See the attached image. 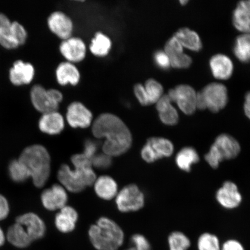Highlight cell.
Returning a JSON list of instances; mask_svg holds the SVG:
<instances>
[{"mask_svg":"<svg viewBox=\"0 0 250 250\" xmlns=\"http://www.w3.org/2000/svg\"><path fill=\"white\" fill-rule=\"evenodd\" d=\"M92 132L96 138L105 139L103 152L112 158L124 154L132 145V136L129 128L114 114L100 115L93 122Z\"/></svg>","mask_w":250,"mask_h":250,"instance_id":"cell-1","label":"cell"},{"mask_svg":"<svg viewBox=\"0 0 250 250\" xmlns=\"http://www.w3.org/2000/svg\"><path fill=\"white\" fill-rule=\"evenodd\" d=\"M74 168L62 165L58 173V179L68 191L78 193L93 185L96 176L91 161L82 154H75L71 158Z\"/></svg>","mask_w":250,"mask_h":250,"instance_id":"cell-2","label":"cell"},{"mask_svg":"<svg viewBox=\"0 0 250 250\" xmlns=\"http://www.w3.org/2000/svg\"><path fill=\"white\" fill-rule=\"evenodd\" d=\"M26 167L34 186L42 188L51 174V157L44 146L34 145L25 148L19 158Z\"/></svg>","mask_w":250,"mask_h":250,"instance_id":"cell-3","label":"cell"},{"mask_svg":"<svg viewBox=\"0 0 250 250\" xmlns=\"http://www.w3.org/2000/svg\"><path fill=\"white\" fill-rule=\"evenodd\" d=\"M90 242L97 250H118L123 245L124 233L114 221L101 217L89 228Z\"/></svg>","mask_w":250,"mask_h":250,"instance_id":"cell-4","label":"cell"},{"mask_svg":"<svg viewBox=\"0 0 250 250\" xmlns=\"http://www.w3.org/2000/svg\"><path fill=\"white\" fill-rule=\"evenodd\" d=\"M241 146L235 138L228 134H221L210 146L205 159L212 168H217L221 162L237 157Z\"/></svg>","mask_w":250,"mask_h":250,"instance_id":"cell-5","label":"cell"},{"mask_svg":"<svg viewBox=\"0 0 250 250\" xmlns=\"http://www.w3.org/2000/svg\"><path fill=\"white\" fill-rule=\"evenodd\" d=\"M228 101L226 86L220 83H211L197 93L196 107L208 108L211 112H217L226 107Z\"/></svg>","mask_w":250,"mask_h":250,"instance_id":"cell-6","label":"cell"},{"mask_svg":"<svg viewBox=\"0 0 250 250\" xmlns=\"http://www.w3.org/2000/svg\"><path fill=\"white\" fill-rule=\"evenodd\" d=\"M174 151V146L170 140L154 137L147 140L141 151V156L146 163L151 164L159 159L170 157Z\"/></svg>","mask_w":250,"mask_h":250,"instance_id":"cell-7","label":"cell"},{"mask_svg":"<svg viewBox=\"0 0 250 250\" xmlns=\"http://www.w3.org/2000/svg\"><path fill=\"white\" fill-rule=\"evenodd\" d=\"M115 202L118 210L121 212L136 211L145 206V195L138 187L130 184L117 193Z\"/></svg>","mask_w":250,"mask_h":250,"instance_id":"cell-8","label":"cell"},{"mask_svg":"<svg viewBox=\"0 0 250 250\" xmlns=\"http://www.w3.org/2000/svg\"><path fill=\"white\" fill-rule=\"evenodd\" d=\"M172 102H176L181 111L192 115L196 111L197 93L194 89L187 85H180L168 92Z\"/></svg>","mask_w":250,"mask_h":250,"instance_id":"cell-9","label":"cell"},{"mask_svg":"<svg viewBox=\"0 0 250 250\" xmlns=\"http://www.w3.org/2000/svg\"><path fill=\"white\" fill-rule=\"evenodd\" d=\"M218 204L228 210L236 208L241 205L242 195L238 187L232 181H227L217 190L215 194Z\"/></svg>","mask_w":250,"mask_h":250,"instance_id":"cell-10","label":"cell"},{"mask_svg":"<svg viewBox=\"0 0 250 250\" xmlns=\"http://www.w3.org/2000/svg\"><path fill=\"white\" fill-rule=\"evenodd\" d=\"M32 241L42 239L46 233V226L42 218L33 212H28L16 218Z\"/></svg>","mask_w":250,"mask_h":250,"instance_id":"cell-11","label":"cell"},{"mask_svg":"<svg viewBox=\"0 0 250 250\" xmlns=\"http://www.w3.org/2000/svg\"><path fill=\"white\" fill-rule=\"evenodd\" d=\"M41 199L43 207L49 211L61 210L66 206L68 196L66 189L58 184H54L42 193Z\"/></svg>","mask_w":250,"mask_h":250,"instance_id":"cell-12","label":"cell"},{"mask_svg":"<svg viewBox=\"0 0 250 250\" xmlns=\"http://www.w3.org/2000/svg\"><path fill=\"white\" fill-rule=\"evenodd\" d=\"M93 115L89 109L80 102H73L68 106L67 123L72 127L86 128L92 124Z\"/></svg>","mask_w":250,"mask_h":250,"instance_id":"cell-13","label":"cell"},{"mask_svg":"<svg viewBox=\"0 0 250 250\" xmlns=\"http://www.w3.org/2000/svg\"><path fill=\"white\" fill-rule=\"evenodd\" d=\"M30 95L34 107L43 114L57 111L59 104L53 101L48 90L44 87L40 85H34L31 89Z\"/></svg>","mask_w":250,"mask_h":250,"instance_id":"cell-14","label":"cell"},{"mask_svg":"<svg viewBox=\"0 0 250 250\" xmlns=\"http://www.w3.org/2000/svg\"><path fill=\"white\" fill-rule=\"evenodd\" d=\"M49 29L59 38L66 40L71 37L73 24L71 19L62 12H55L48 18Z\"/></svg>","mask_w":250,"mask_h":250,"instance_id":"cell-15","label":"cell"},{"mask_svg":"<svg viewBox=\"0 0 250 250\" xmlns=\"http://www.w3.org/2000/svg\"><path fill=\"white\" fill-rule=\"evenodd\" d=\"M62 54L70 62H78L85 57L86 46L83 41L76 37L64 40L60 46Z\"/></svg>","mask_w":250,"mask_h":250,"instance_id":"cell-16","label":"cell"},{"mask_svg":"<svg viewBox=\"0 0 250 250\" xmlns=\"http://www.w3.org/2000/svg\"><path fill=\"white\" fill-rule=\"evenodd\" d=\"M209 64L212 74L217 79L226 80L232 76L233 64L228 56L223 54L215 55L210 59Z\"/></svg>","mask_w":250,"mask_h":250,"instance_id":"cell-17","label":"cell"},{"mask_svg":"<svg viewBox=\"0 0 250 250\" xmlns=\"http://www.w3.org/2000/svg\"><path fill=\"white\" fill-rule=\"evenodd\" d=\"M78 218V214L76 209L65 206L56 215V227L62 233L71 232L76 228Z\"/></svg>","mask_w":250,"mask_h":250,"instance_id":"cell-18","label":"cell"},{"mask_svg":"<svg viewBox=\"0 0 250 250\" xmlns=\"http://www.w3.org/2000/svg\"><path fill=\"white\" fill-rule=\"evenodd\" d=\"M39 128L43 133L55 135L62 132L64 128V121L57 111L43 114L39 121Z\"/></svg>","mask_w":250,"mask_h":250,"instance_id":"cell-19","label":"cell"},{"mask_svg":"<svg viewBox=\"0 0 250 250\" xmlns=\"http://www.w3.org/2000/svg\"><path fill=\"white\" fill-rule=\"evenodd\" d=\"M171 103L169 97L166 95L162 96L156 103L159 118L162 123L168 126H174L179 121V114Z\"/></svg>","mask_w":250,"mask_h":250,"instance_id":"cell-20","label":"cell"},{"mask_svg":"<svg viewBox=\"0 0 250 250\" xmlns=\"http://www.w3.org/2000/svg\"><path fill=\"white\" fill-rule=\"evenodd\" d=\"M34 75V69L32 65L18 61L15 62L10 70L9 78L14 85H21L30 83L33 79Z\"/></svg>","mask_w":250,"mask_h":250,"instance_id":"cell-21","label":"cell"},{"mask_svg":"<svg viewBox=\"0 0 250 250\" xmlns=\"http://www.w3.org/2000/svg\"><path fill=\"white\" fill-rule=\"evenodd\" d=\"M232 21L236 29L250 34V1H240L233 11Z\"/></svg>","mask_w":250,"mask_h":250,"instance_id":"cell-22","label":"cell"},{"mask_svg":"<svg viewBox=\"0 0 250 250\" xmlns=\"http://www.w3.org/2000/svg\"><path fill=\"white\" fill-rule=\"evenodd\" d=\"M96 195L100 198L109 201L115 198L118 193V185L112 177L102 176L96 179L93 184Z\"/></svg>","mask_w":250,"mask_h":250,"instance_id":"cell-23","label":"cell"},{"mask_svg":"<svg viewBox=\"0 0 250 250\" xmlns=\"http://www.w3.org/2000/svg\"><path fill=\"white\" fill-rule=\"evenodd\" d=\"M6 240L11 245L18 249L27 248L33 242L22 227L17 223L9 227L6 234Z\"/></svg>","mask_w":250,"mask_h":250,"instance_id":"cell-24","label":"cell"},{"mask_svg":"<svg viewBox=\"0 0 250 250\" xmlns=\"http://www.w3.org/2000/svg\"><path fill=\"white\" fill-rule=\"evenodd\" d=\"M56 77L62 85L68 83L76 85L79 83L80 74L77 68L71 62H63L59 65L56 70Z\"/></svg>","mask_w":250,"mask_h":250,"instance_id":"cell-25","label":"cell"},{"mask_svg":"<svg viewBox=\"0 0 250 250\" xmlns=\"http://www.w3.org/2000/svg\"><path fill=\"white\" fill-rule=\"evenodd\" d=\"M199 160L198 152L192 146H185L180 149L176 156L177 167L185 172L191 171L193 165L198 164Z\"/></svg>","mask_w":250,"mask_h":250,"instance_id":"cell-26","label":"cell"},{"mask_svg":"<svg viewBox=\"0 0 250 250\" xmlns=\"http://www.w3.org/2000/svg\"><path fill=\"white\" fill-rule=\"evenodd\" d=\"M174 37L179 41L181 45L195 52H199L203 45L201 38L195 31L182 28L175 33Z\"/></svg>","mask_w":250,"mask_h":250,"instance_id":"cell-27","label":"cell"},{"mask_svg":"<svg viewBox=\"0 0 250 250\" xmlns=\"http://www.w3.org/2000/svg\"><path fill=\"white\" fill-rule=\"evenodd\" d=\"M233 53L240 62H250V34H243L237 37L234 43Z\"/></svg>","mask_w":250,"mask_h":250,"instance_id":"cell-28","label":"cell"},{"mask_svg":"<svg viewBox=\"0 0 250 250\" xmlns=\"http://www.w3.org/2000/svg\"><path fill=\"white\" fill-rule=\"evenodd\" d=\"M10 21L4 14H0V44L7 49L19 46L12 36Z\"/></svg>","mask_w":250,"mask_h":250,"instance_id":"cell-29","label":"cell"},{"mask_svg":"<svg viewBox=\"0 0 250 250\" xmlns=\"http://www.w3.org/2000/svg\"><path fill=\"white\" fill-rule=\"evenodd\" d=\"M111 48L110 39L101 32L96 34L90 45V51L93 54L98 56L107 55Z\"/></svg>","mask_w":250,"mask_h":250,"instance_id":"cell-30","label":"cell"},{"mask_svg":"<svg viewBox=\"0 0 250 250\" xmlns=\"http://www.w3.org/2000/svg\"><path fill=\"white\" fill-rule=\"evenodd\" d=\"M169 250H188L191 245L190 240L185 234L174 231L168 237Z\"/></svg>","mask_w":250,"mask_h":250,"instance_id":"cell-31","label":"cell"},{"mask_svg":"<svg viewBox=\"0 0 250 250\" xmlns=\"http://www.w3.org/2000/svg\"><path fill=\"white\" fill-rule=\"evenodd\" d=\"M9 173L11 179L17 183H23L30 178L24 165L19 160L12 161L9 166Z\"/></svg>","mask_w":250,"mask_h":250,"instance_id":"cell-32","label":"cell"},{"mask_svg":"<svg viewBox=\"0 0 250 250\" xmlns=\"http://www.w3.org/2000/svg\"><path fill=\"white\" fill-rule=\"evenodd\" d=\"M197 247L198 250H221L220 240L215 234L204 233L199 237Z\"/></svg>","mask_w":250,"mask_h":250,"instance_id":"cell-33","label":"cell"},{"mask_svg":"<svg viewBox=\"0 0 250 250\" xmlns=\"http://www.w3.org/2000/svg\"><path fill=\"white\" fill-rule=\"evenodd\" d=\"M144 86L145 87L150 104L156 103L163 96V86L154 79H149L146 81Z\"/></svg>","mask_w":250,"mask_h":250,"instance_id":"cell-34","label":"cell"},{"mask_svg":"<svg viewBox=\"0 0 250 250\" xmlns=\"http://www.w3.org/2000/svg\"><path fill=\"white\" fill-rule=\"evenodd\" d=\"M165 52L170 59L179 57L184 54L183 46L174 36L167 41L165 46Z\"/></svg>","mask_w":250,"mask_h":250,"instance_id":"cell-35","label":"cell"},{"mask_svg":"<svg viewBox=\"0 0 250 250\" xmlns=\"http://www.w3.org/2000/svg\"><path fill=\"white\" fill-rule=\"evenodd\" d=\"M92 167L98 169H107L111 167L112 163V157L104 153L97 154L92 159Z\"/></svg>","mask_w":250,"mask_h":250,"instance_id":"cell-36","label":"cell"},{"mask_svg":"<svg viewBox=\"0 0 250 250\" xmlns=\"http://www.w3.org/2000/svg\"><path fill=\"white\" fill-rule=\"evenodd\" d=\"M12 36L18 45L23 44L26 42L27 33L24 28L20 23L18 22L12 23L11 24Z\"/></svg>","mask_w":250,"mask_h":250,"instance_id":"cell-37","label":"cell"},{"mask_svg":"<svg viewBox=\"0 0 250 250\" xmlns=\"http://www.w3.org/2000/svg\"><path fill=\"white\" fill-rule=\"evenodd\" d=\"M170 61L171 66L178 69L188 68L192 62V58L184 53L179 57L171 59Z\"/></svg>","mask_w":250,"mask_h":250,"instance_id":"cell-38","label":"cell"},{"mask_svg":"<svg viewBox=\"0 0 250 250\" xmlns=\"http://www.w3.org/2000/svg\"><path fill=\"white\" fill-rule=\"evenodd\" d=\"M131 242L133 248L137 250H151V245L148 240L142 234H134L131 238Z\"/></svg>","mask_w":250,"mask_h":250,"instance_id":"cell-39","label":"cell"},{"mask_svg":"<svg viewBox=\"0 0 250 250\" xmlns=\"http://www.w3.org/2000/svg\"><path fill=\"white\" fill-rule=\"evenodd\" d=\"M99 149V144L92 140H87L84 144V149L83 154L86 158L92 161V159L97 154Z\"/></svg>","mask_w":250,"mask_h":250,"instance_id":"cell-40","label":"cell"},{"mask_svg":"<svg viewBox=\"0 0 250 250\" xmlns=\"http://www.w3.org/2000/svg\"><path fill=\"white\" fill-rule=\"evenodd\" d=\"M154 60L156 65L163 70H168L171 66L170 59L166 52L158 51L155 52Z\"/></svg>","mask_w":250,"mask_h":250,"instance_id":"cell-41","label":"cell"},{"mask_svg":"<svg viewBox=\"0 0 250 250\" xmlns=\"http://www.w3.org/2000/svg\"><path fill=\"white\" fill-rule=\"evenodd\" d=\"M134 92L137 100L143 105H150L147 95L146 92L145 87L142 84L137 83L134 87Z\"/></svg>","mask_w":250,"mask_h":250,"instance_id":"cell-42","label":"cell"},{"mask_svg":"<svg viewBox=\"0 0 250 250\" xmlns=\"http://www.w3.org/2000/svg\"><path fill=\"white\" fill-rule=\"evenodd\" d=\"M221 250H245V249L238 240L230 239L224 243Z\"/></svg>","mask_w":250,"mask_h":250,"instance_id":"cell-43","label":"cell"},{"mask_svg":"<svg viewBox=\"0 0 250 250\" xmlns=\"http://www.w3.org/2000/svg\"><path fill=\"white\" fill-rule=\"evenodd\" d=\"M9 206L7 199L0 194V221L4 220L8 217Z\"/></svg>","mask_w":250,"mask_h":250,"instance_id":"cell-44","label":"cell"},{"mask_svg":"<svg viewBox=\"0 0 250 250\" xmlns=\"http://www.w3.org/2000/svg\"><path fill=\"white\" fill-rule=\"evenodd\" d=\"M48 92L53 101L56 103H58V104H59V103L62 101V95L60 91H59V90L54 89H51L48 90Z\"/></svg>","mask_w":250,"mask_h":250,"instance_id":"cell-45","label":"cell"},{"mask_svg":"<svg viewBox=\"0 0 250 250\" xmlns=\"http://www.w3.org/2000/svg\"><path fill=\"white\" fill-rule=\"evenodd\" d=\"M244 111L246 117L250 120V92L247 93L245 96V104H244Z\"/></svg>","mask_w":250,"mask_h":250,"instance_id":"cell-46","label":"cell"},{"mask_svg":"<svg viewBox=\"0 0 250 250\" xmlns=\"http://www.w3.org/2000/svg\"><path fill=\"white\" fill-rule=\"evenodd\" d=\"M6 241V235L2 230L1 228L0 227V248L4 245Z\"/></svg>","mask_w":250,"mask_h":250,"instance_id":"cell-47","label":"cell"},{"mask_svg":"<svg viewBox=\"0 0 250 250\" xmlns=\"http://www.w3.org/2000/svg\"><path fill=\"white\" fill-rule=\"evenodd\" d=\"M188 2V1H183V0H182V1H180V3L182 5L186 4V3H187Z\"/></svg>","mask_w":250,"mask_h":250,"instance_id":"cell-48","label":"cell"},{"mask_svg":"<svg viewBox=\"0 0 250 250\" xmlns=\"http://www.w3.org/2000/svg\"></svg>","mask_w":250,"mask_h":250,"instance_id":"cell-49","label":"cell"}]
</instances>
